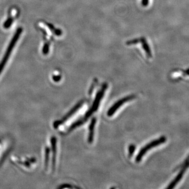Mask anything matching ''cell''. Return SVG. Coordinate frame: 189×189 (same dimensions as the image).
<instances>
[{"label": "cell", "mask_w": 189, "mask_h": 189, "mask_svg": "<svg viewBox=\"0 0 189 189\" xmlns=\"http://www.w3.org/2000/svg\"><path fill=\"white\" fill-rule=\"evenodd\" d=\"M13 22V19L12 17H9L8 18V20L5 22V23L3 24V27L4 28L7 29V28H9V27L11 26V25L12 24V23Z\"/></svg>", "instance_id": "obj_8"}, {"label": "cell", "mask_w": 189, "mask_h": 189, "mask_svg": "<svg viewBox=\"0 0 189 189\" xmlns=\"http://www.w3.org/2000/svg\"><path fill=\"white\" fill-rule=\"evenodd\" d=\"M61 78V76H53V79L55 81H59L60 80Z\"/></svg>", "instance_id": "obj_12"}, {"label": "cell", "mask_w": 189, "mask_h": 189, "mask_svg": "<svg viewBox=\"0 0 189 189\" xmlns=\"http://www.w3.org/2000/svg\"><path fill=\"white\" fill-rule=\"evenodd\" d=\"M108 87V85L107 83H104L102 85V88L100 91H99L98 93L97 94L96 96L95 97L94 102H93L92 107H91V109H89V111L87 112L86 116H85V118L90 117L94 112H96L98 108L99 104H100V101L102 99L105 94V92L106 91V89Z\"/></svg>", "instance_id": "obj_3"}, {"label": "cell", "mask_w": 189, "mask_h": 189, "mask_svg": "<svg viewBox=\"0 0 189 189\" xmlns=\"http://www.w3.org/2000/svg\"><path fill=\"white\" fill-rule=\"evenodd\" d=\"M149 3V0H142V5L144 6H147Z\"/></svg>", "instance_id": "obj_13"}, {"label": "cell", "mask_w": 189, "mask_h": 189, "mask_svg": "<svg viewBox=\"0 0 189 189\" xmlns=\"http://www.w3.org/2000/svg\"><path fill=\"white\" fill-rule=\"evenodd\" d=\"M139 42H140V39H139V38H136V39H134V40L127 41V42H126V44H127V45H131L137 44L139 43Z\"/></svg>", "instance_id": "obj_9"}, {"label": "cell", "mask_w": 189, "mask_h": 189, "mask_svg": "<svg viewBox=\"0 0 189 189\" xmlns=\"http://www.w3.org/2000/svg\"><path fill=\"white\" fill-rule=\"evenodd\" d=\"M48 52H49V44H45L43 48V53L44 54H47V53H48Z\"/></svg>", "instance_id": "obj_10"}, {"label": "cell", "mask_w": 189, "mask_h": 189, "mask_svg": "<svg viewBox=\"0 0 189 189\" xmlns=\"http://www.w3.org/2000/svg\"><path fill=\"white\" fill-rule=\"evenodd\" d=\"M189 167V161H187V162L185 163V164L182 166L181 169V170L180 171V172L178 173L177 176L176 177V178L172 181L169 185L168 187H166V189H172L181 180L182 178L183 177L184 173L187 171L188 168Z\"/></svg>", "instance_id": "obj_5"}, {"label": "cell", "mask_w": 189, "mask_h": 189, "mask_svg": "<svg viewBox=\"0 0 189 189\" xmlns=\"http://www.w3.org/2000/svg\"><path fill=\"white\" fill-rule=\"evenodd\" d=\"M96 119L93 118L91 121V124L89 125V136H88V139L89 144H91V142L93 141V140H94V126L96 124Z\"/></svg>", "instance_id": "obj_6"}, {"label": "cell", "mask_w": 189, "mask_h": 189, "mask_svg": "<svg viewBox=\"0 0 189 189\" xmlns=\"http://www.w3.org/2000/svg\"><path fill=\"white\" fill-rule=\"evenodd\" d=\"M166 137L162 136L160 138H158V139L153 140L152 141L150 142V143L147 144V145L142 148L140 150V152L138 153V155H137L136 158V161L137 162H140L141 160L142 157H144V155L146 154L148 151L151 149H152L155 147L159 146L161 144L165 143L166 141Z\"/></svg>", "instance_id": "obj_2"}, {"label": "cell", "mask_w": 189, "mask_h": 189, "mask_svg": "<svg viewBox=\"0 0 189 189\" xmlns=\"http://www.w3.org/2000/svg\"><path fill=\"white\" fill-rule=\"evenodd\" d=\"M134 150H135V147L134 145H131L129 147V155H132L134 152Z\"/></svg>", "instance_id": "obj_11"}, {"label": "cell", "mask_w": 189, "mask_h": 189, "mask_svg": "<svg viewBox=\"0 0 189 189\" xmlns=\"http://www.w3.org/2000/svg\"><path fill=\"white\" fill-rule=\"evenodd\" d=\"M135 98L134 95H130L128 96L125 97L124 98L120 99L116 102L115 104L112 106L108 110L107 112V116L108 117H111L115 113V112L121 107L123 105L125 104L126 102H128L130 100H132Z\"/></svg>", "instance_id": "obj_4"}, {"label": "cell", "mask_w": 189, "mask_h": 189, "mask_svg": "<svg viewBox=\"0 0 189 189\" xmlns=\"http://www.w3.org/2000/svg\"><path fill=\"white\" fill-rule=\"evenodd\" d=\"M22 28L20 27L18 28L16 32H15L13 37L12 38L11 41L9 43V45L8 46L7 50L6 51L5 54L4 55L3 58L2 59V61L0 62V74H1L2 70H3L4 67L5 66L6 62H8V59H9L10 55L11 54L12 50L14 47L15 44L16 43L17 41L19 40L20 36L21 35V33L22 32Z\"/></svg>", "instance_id": "obj_1"}, {"label": "cell", "mask_w": 189, "mask_h": 189, "mask_svg": "<svg viewBox=\"0 0 189 189\" xmlns=\"http://www.w3.org/2000/svg\"><path fill=\"white\" fill-rule=\"evenodd\" d=\"M140 40V42L141 43L142 45V47L147 54V55L150 58H151L152 57V53H151V49L150 48L147 42L146 38L144 37H141Z\"/></svg>", "instance_id": "obj_7"}]
</instances>
